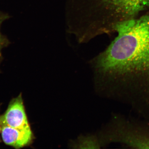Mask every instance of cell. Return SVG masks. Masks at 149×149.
I'll return each mask as SVG.
<instances>
[{
  "mask_svg": "<svg viewBox=\"0 0 149 149\" xmlns=\"http://www.w3.org/2000/svg\"><path fill=\"white\" fill-rule=\"evenodd\" d=\"M0 142H1V140H0Z\"/></svg>",
  "mask_w": 149,
  "mask_h": 149,
  "instance_id": "obj_7",
  "label": "cell"
},
{
  "mask_svg": "<svg viewBox=\"0 0 149 149\" xmlns=\"http://www.w3.org/2000/svg\"><path fill=\"white\" fill-rule=\"evenodd\" d=\"M30 128L21 95L11 101L5 113L0 116V126Z\"/></svg>",
  "mask_w": 149,
  "mask_h": 149,
  "instance_id": "obj_4",
  "label": "cell"
},
{
  "mask_svg": "<svg viewBox=\"0 0 149 149\" xmlns=\"http://www.w3.org/2000/svg\"><path fill=\"white\" fill-rule=\"evenodd\" d=\"M67 5L71 24L89 41L114 32L119 23L149 13V0H67Z\"/></svg>",
  "mask_w": 149,
  "mask_h": 149,
  "instance_id": "obj_2",
  "label": "cell"
},
{
  "mask_svg": "<svg viewBox=\"0 0 149 149\" xmlns=\"http://www.w3.org/2000/svg\"><path fill=\"white\" fill-rule=\"evenodd\" d=\"M10 18L8 14L0 12V64L3 61L2 50L4 48L7 47L10 44V42L6 36L3 35L1 32V25L3 22Z\"/></svg>",
  "mask_w": 149,
  "mask_h": 149,
  "instance_id": "obj_6",
  "label": "cell"
},
{
  "mask_svg": "<svg viewBox=\"0 0 149 149\" xmlns=\"http://www.w3.org/2000/svg\"><path fill=\"white\" fill-rule=\"evenodd\" d=\"M0 133L5 143L17 149L27 146L33 138L31 128L19 129L1 126H0Z\"/></svg>",
  "mask_w": 149,
  "mask_h": 149,
  "instance_id": "obj_5",
  "label": "cell"
},
{
  "mask_svg": "<svg viewBox=\"0 0 149 149\" xmlns=\"http://www.w3.org/2000/svg\"><path fill=\"white\" fill-rule=\"evenodd\" d=\"M111 139L129 148L149 149V123L123 116L116 123Z\"/></svg>",
  "mask_w": 149,
  "mask_h": 149,
  "instance_id": "obj_3",
  "label": "cell"
},
{
  "mask_svg": "<svg viewBox=\"0 0 149 149\" xmlns=\"http://www.w3.org/2000/svg\"><path fill=\"white\" fill-rule=\"evenodd\" d=\"M114 32L96 66L115 83L120 101L149 121V13L117 24Z\"/></svg>",
  "mask_w": 149,
  "mask_h": 149,
  "instance_id": "obj_1",
  "label": "cell"
}]
</instances>
